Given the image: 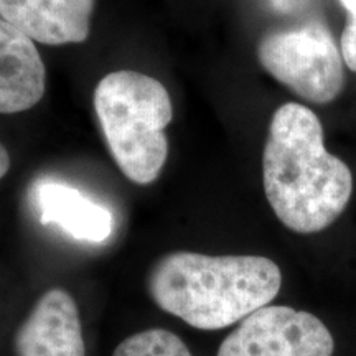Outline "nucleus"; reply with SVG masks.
I'll return each instance as SVG.
<instances>
[{
  "label": "nucleus",
  "mask_w": 356,
  "mask_h": 356,
  "mask_svg": "<svg viewBox=\"0 0 356 356\" xmlns=\"http://www.w3.org/2000/svg\"><path fill=\"white\" fill-rule=\"evenodd\" d=\"M262 181L267 202L289 229L318 233L338 220L353 193V175L328 152L314 111L287 102L270 119Z\"/></svg>",
  "instance_id": "obj_1"
},
{
  "label": "nucleus",
  "mask_w": 356,
  "mask_h": 356,
  "mask_svg": "<svg viewBox=\"0 0 356 356\" xmlns=\"http://www.w3.org/2000/svg\"><path fill=\"white\" fill-rule=\"evenodd\" d=\"M282 286L274 261L262 256H163L149 275V292L163 312L198 330L226 328L269 305Z\"/></svg>",
  "instance_id": "obj_2"
},
{
  "label": "nucleus",
  "mask_w": 356,
  "mask_h": 356,
  "mask_svg": "<svg viewBox=\"0 0 356 356\" xmlns=\"http://www.w3.org/2000/svg\"><path fill=\"white\" fill-rule=\"evenodd\" d=\"M95 109L124 175L137 185L157 180L168 157L165 129L173 118L167 88L149 74L114 71L97 83Z\"/></svg>",
  "instance_id": "obj_3"
},
{
  "label": "nucleus",
  "mask_w": 356,
  "mask_h": 356,
  "mask_svg": "<svg viewBox=\"0 0 356 356\" xmlns=\"http://www.w3.org/2000/svg\"><path fill=\"white\" fill-rule=\"evenodd\" d=\"M257 58L270 76L305 101L327 104L343 89V58L323 24L266 35L257 44Z\"/></svg>",
  "instance_id": "obj_4"
},
{
  "label": "nucleus",
  "mask_w": 356,
  "mask_h": 356,
  "mask_svg": "<svg viewBox=\"0 0 356 356\" xmlns=\"http://www.w3.org/2000/svg\"><path fill=\"white\" fill-rule=\"evenodd\" d=\"M333 337L322 320L286 305H266L241 320L218 356H332Z\"/></svg>",
  "instance_id": "obj_5"
},
{
  "label": "nucleus",
  "mask_w": 356,
  "mask_h": 356,
  "mask_svg": "<svg viewBox=\"0 0 356 356\" xmlns=\"http://www.w3.org/2000/svg\"><path fill=\"white\" fill-rule=\"evenodd\" d=\"M17 356H84L81 320L73 297L63 289L44 292L19 328Z\"/></svg>",
  "instance_id": "obj_6"
},
{
  "label": "nucleus",
  "mask_w": 356,
  "mask_h": 356,
  "mask_svg": "<svg viewBox=\"0 0 356 356\" xmlns=\"http://www.w3.org/2000/svg\"><path fill=\"white\" fill-rule=\"evenodd\" d=\"M96 0H0V19L43 44L81 43L89 37Z\"/></svg>",
  "instance_id": "obj_7"
},
{
  "label": "nucleus",
  "mask_w": 356,
  "mask_h": 356,
  "mask_svg": "<svg viewBox=\"0 0 356 356\" xmlns=\"http://www.w3.org/2000/svg\"><path fill=\"white\" fill-rule=\"evenodd\" d=\"M47 71L35 42L0 19V114H17L38 104Z\"/></svg>",
  "instance_id": "obj_8"
},
{
  "label": "nucleus",
  "mask_w": 356,
  "mask_h": 356,
  "mask_svg": "<svg viewBox=\"0 0 356 356\" xmlns=\"http://www.w3.org/2000/svg\"><path fill=\"white\" fill-rule=\"evenodd\" d=\"M33 200L40 221L58 226L73 239L97 244L113 234V213L74 186L60 181H42L35 186Z\"/></svg>",
  "instance_id": "obj_9"
},
{
  "label": "nucleus",
  "mask_w": 356,
  "mask_h": 356,
  "mask_svg": "<svg viewBox=\"0 0 356 356\" xmlns=\"http://www.w3.org/2000/svg\"><path fill=\"white\" fill-rule=\"evenodd\" d=\"M113 356H193L175 333L150 328L126 338Z\"/></svg>",
  "instance_id": "obj_10"
},
{
  "label": "nucleus",
  "mask_w": 356,
  "mask_h": 356,
  "mask_svg": "<svg viewBox=\"0 0 356 356\" xmlns=\"http://www.w3.org/2000/svg\"><path fill=\"white\" fill-rule=\"evenodd\" d=\"M338 2L348 12V19H346L340 40L341 58L351 71H356V0H338Z\"/></svg>",
  "instance_id": "obj_11"
},
{
  "label": "nucleus",
  "mask_w": 356,
  "mask_h": 356,
  "mask_svg": "<svg viewBox=\"0 0 356 356\" xmlns=\"http://www.w3.org/2000/svg\"><path fill=\"white\" fill-rule=\"evenodd\" d=\"M10 168V155H8L7 149L0 144V178H2Z\"/></svg>",
  "instance_id": "obj_12"
}]
</instances>
